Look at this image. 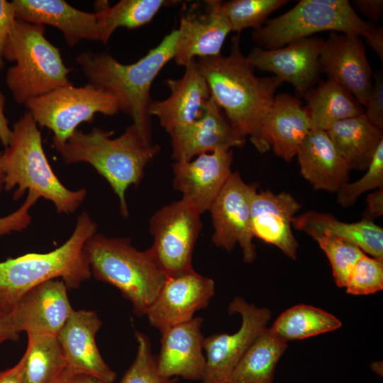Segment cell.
Instances as JSON below:
<instances>
[{"instance_id":"cell-1","label":"cell","mask_w":383,"mask_h":383,"mask_svg":"<svg viewBox=\"0 0 383 383\" xmlns=\"http://www.w3.org/2000/svg\"><path fill=\"white\" fill-rule=\"evenodd\" d=\"M208 84L211 97L243 137L261 153L270 150L262 133V120L282 82L276 77H260L240 48V33L231 40L227 56L196 60Z\"/></svg>"},{"instance_id":"cell-2","label":"cell","mask_w":383,"mask_h":383,"mask_svg":"<svg viewBox=\"0 0 383 383\" xmlns=\"http://www.w3.org/2000/svg\"><path fill=\"white\" fill-rule=\"evenodd\" d=\"M178 35V29L172 30L132 64H122L106 52L85 51L76 57L89 83L113 95L120 111L132 119V125L148 142H152L148 111L151 87L161 70L173 60Z\"/></svg>"},{"instance_id":"cell-3","label":"cell","mask_w":383,"mask_h":383,"mask_svg":"<svg viewBox=\"0 0 383 383\" xmlns=\"http://www.w3.org/2000/svg\"><path fill=\"white\" fill-rule=\"evenodd\" d=\"M113 133L99 128L89 133L77 130L55 150L66 164L91 165L118 196L121 213L126 218V192L131 185L139 184L146 165L160 148L145 140L132 124L117 138H111Z\"/></svg>"},{"instance_id":"cell-4","label":"cell","mask_w":383,"mask_h":383,"mask_svg":"<svg viewBox=\"0 0 383 383\" xmlns=\"http://www.w3.org/2000/svg\"><path fill=\"white\" fill-rule=\"evenodd\" d=\"M97 225L84 211L72 234L61 246L45 253H26L0 262V309L9 313L18 299L34 287L61 277L67 289H77L91 275L84 251Z\"/></svg>"},{"instance_id":"cell-5","label":"cell","mask_w":383,"mask_h":383,"mask_svg":"<svg viewBox=\"0 0 383 383\" xmlns=\"http://www.w3.org/2000/svg\"><path fill=\"white\" fill-rule=\"evenodd\" d=\"M4 187H17L13 199L31 192L51 201L60 213H72L87 196L85 189L70 190L53 172L44 152L40 130L27 111L13 124L10 143L2 152Z\"/></svg>"},{"instance_id":"cell-6","label":"cell","mask_w":383,"mask_h":383,"mask_svg":"<svg viewBox=\"0 0 383 383\" xmlns=\"http://www.w3.org/2000/svg\"><path fill=\"white\" fill-rule=\"evenodd\" d=\"M84 251L94 277L117 288L133 312L145 316L167 278L148 250H137L128 238L95 233L87 240Z\"/></svg>"},{"instance_id":"cell-7","label":"cell","mask_w":383,"mask_h":383,"mask_svg":"<svg viewBox=\"0 0 383 383\" xmlns=\"http://www.w3.org/2000/svg\"><path fill=\"white\" fill-rule=\"evenodd\" d=\"M45 33V26L16 19L5 43L4 60L15 62L6 71V84L19 104L73 84L68 79L72 68Z\"/></svg>"},{"instance_id":"cell-8","label":"cell","mask_w":383,"mask_h":383,"mask_svg":"<svg viewBox=\"0 0 383 383\" xmlns=\"http://www.w3.org/2000/svg\"><path fill=\"white\" fill-rule=\"evenodd\" d=\"M375 26L364 21L348 0H301L255 30L252 37L259 47L273 50L323 31L366 38Z\"/></svg>"},{"instance_id":"cell-9","label":"cell","mask_w":383,"mask_h":383,"mask_svg":"<svg viewBox=\"0 0 383 383\" xmlns=\"http://www.w3.org/2000/svg\"><path fill=\"white\" fill-rule=\"evenodd\" d=\"M24 105L38 126L52 131L55 149L62 146L80 123H91L96 113L111 116L120 111L113 95L89 82L82 87L57 88Z\"/></svg>"},{"instance_id":"cell-10","label":"cell","mask_w":383,"mask_h":383,"mask_svg":"<svg viewBox=\"0 0 383 383\" xmlns=\"http://www.w3.org/2000/svg\"><path fill=\"white\" fill-rule=\"evenodd\" d=\"M201 228L200 214L182 199L152 216L153 244L148 251L167 277L193 269V251Z\"/></svg>"},{"instance_id":"cell-11","label":"cell","mask_w":383,"mask_h":383,"mask_svg":"<svg viewBox=\"0 0 383 383\" xmlns=\"http://www.w3.org/2000/svg\"><path fill=\"white\" fill-rule=\"evenodd\" d=\"M230 314L241 317L240 328L234 333H214L204 338L206 367L202 383H229L231 374L249 347L267 327L271 311L236 296L229 304Z\"/></svg>"},{"instance_id":"cell-12","label":"cell","mask_w":383,"mask_h":383,"mask_svg":"<svg viewBox=\"0 0 383 383\" xmlns=\"http://www.w3.org/2000/svg\"><path fill=\"white\" fill-rule=\"evenodd\" d=\"M257 188L256 183H245L238 172H232L209 209L214 229L212 243L229 252L239 244L246 263L257 256L250 212Z\"/></svg>"},{"instance_id":"cell-13","label":"cell","mask_w":383,"mask_h":383,"mask_svg":"<svg viewBox=\"0 0 383 383\" xmlns=\"http://www.w3.org/2000/svg\"><path fill=\"white\" fill-rule=\"evenodd\" d=\"M323 40L311 36L277 49L255 47L246 57L255 69L271 72L282 83L291 84L303 97L316 86L322 74L319 57Z\"/></svg>"},{"instance_id":"cell-14","label":"cell","mask_w":383,"mask_h":383,"mask_svg":"<svg viewBox=\"0 0 383 383\" xmlns=\"http://www.w3.org/2000/svg\"><path fill=\"white\" fill-rule=\"evenodd\" d=\"M214 294L213 280L192 269L167 277L145 316L161 332L194 318L196 311L208 306Z\"/></svg>"},{"instance_id":"cell-15","label":"cell","mask_w":383,"mask_h":383,"mask_svg":"<svg viewBox=\"0 0 383 383\" xmlns=\"http://www.w3.org/2000/svg\"><path fill=\"white\" fill-rule=\"evenodd\" d=\"M321 70L342 86L363 106L371 91L372 70L359 35L330 32L319 57Z\"/></svg>"},{"instance_id":"cell-16","label":"cell","mask_w":383,"mask_h":383,"mask_svg":"<svg viewBox=\"0 0 383 383\" xmlns=\"http://www.w3.org/2000/svg\"><path fill=\"white\" fill-rule=\"evenodd\" d=\"M233 150L203 153L173 164V185L182 200L200 215L212 204L232 173Z\"/></svg>"},{"instance_id":"cell-17","label":"cell","mask_w":383,"mask_h":383,"mask_svg":"<svg viewBox=\"0 0 383 383\" xmlns=\"http://www.w3.org/2000/svg\"><path fill=\"white\" fill-rule=\"evenodd\" d=\"M72 309L62 280H49L25 293L8 313L16 333L57 335Z\"/></svg>"},{"instance_id":"cell-18","label":"cell","mask_w":383,"mask_h":383,"mask_svg":"<svg viewBox=\"0 0 383 383\" xmlns=\"http://www.w3.org/2000/svg\"><path fill=\"white\" fill-rule=\"evenodd\" d=\"M172 157L175 162L189 161L203 153L230 150L245 144L222 109L211 97L203 116L170 134Z\"/></svg>"},{"instance_id":"cell-19","label":"cell","mask_w":383,"mask_h":383,"mask_svg":"<svg viewBox=\"0 0 383 383\" xmlns=\"http://www.w3.org/2000/svg\"><path fill=\"white\" fill-rule=\"evenodd\" d=\"M205 11L181 17L174 61L187 67L192 61L221 55L223 43L231 32L222 9V1H205Z\"/></svg>"},{"instance_id":"cell-20","label":"cell","mask_w":383,"mask_h":383,"mask_svg":"<svg viewBox=\"0 0 383 383\" xmlns=\"http://www.w3.org/2000/svg\"><path fill=\"white\" fill-rule=\"evenodd\" d=\"M165 84L170 90L164 100L150 103V116L157 117L169 135L177 129L200 118L211 98L206 79L200 72L196 60L187 67L180 79H167Z\"/></svg>"},{"instance_id":"cell-21","label":"cell","mask_w":383,"mask_h":383,"mask_svg":"<svg viewBox=\"0 0 383 383\" xmlns=\"http://www.w3.org/2000/svg\"><path fill=\"white\" fill-rule=\"evenodd\" d=\"M202 323L201 317H195L160 332L161 346L157 362L161 374L190 381L202 380L206 367Z\"/></svg>"},{"instance_id":"cell-22","label":"cell","mask_w":383,"mask_h":383,"mask_svg":"<svg viewBox=\"0 0 383 383\" xmlns=\"http://www.w3.org/2000/svg\"><path fill=\"white\" fill-rule=\"evenodd\" d=\"M101 325L95 311L73 310L57 336L67 367L113 383L116 374L102 358L95 340Z\"/></svg>"},{"instance_id":"cell-23","label":"cell","mask_w":383,"mask_h":383,"mask_svg":"<svg viewBox=\"0 0 383 383\" xmlns=\"http://www.w3.org/2000/svg\"><path fill=\"white\" fill-rule=\"evenodd\" d=\"M301 205L289 193L257 192L251 204V228L254 237L278 248L296 260L299 243L292 230V219Z\"/></svg>"},{"instance_id":"cell-24","label":"cell","mask_w":383,"mask_h":383,"mask_svg":"<svg viewBox=\"0 0 383 383\" xmlns=\"http://www.w3.org/2000/svg\"><path fill=\"white\" fill-rule=\"evenodd\" d=\"M11 3L16 19L59 29L70 47L83 40L101 42L96 12L81 11L63 0H13Z\"/></svg>"},{"instance_id":"cell-25","label":"cell","mask_w":383,"mask_h":383,"mask_svg":"<svg viewBox=\"0 0 383 383\" xmlns=\"http://www.w3.org/2000/svg\"><path fill=\"white\" fill-rule=\"evenodd\" d=\"M311 130V121L302 102L287 93L275 95L261 126L265 143L287 162L296 156Z\"/></svg>"},{"instance_id":"cell-26","label":"cell","mask_w":383,"mask_h":383,"mask_svg":"<svg viewBox=\"0 0 383 383\" xmlns=\"http://www.w3.org/2000/svg\"><path fill=\"white\" fill-rule=\"evenodd\" d=\"M296 156L303 177L317 190L337 192L349 181V167L325 131L311 129Z\"/></svg>"},{"instance_id":"cell-27","label":"cell","mask_w":383,"mask_h":383,"mask_svg":"<svg viewBox=\"0 0 383 383\" xmlns=\"http://www.w3.org/2000/svg\"><path fill=\"white\" fill-rule=\"evenodd\" d=\"M292 226L312 238L326 235L348 241L383 260V229L370 219L347 223L329 213L309 211L294 217Z\"/></svg>"},{"instance_id":"cell-28","label":"cell","mask_w":383,"mask_h":383,"mask_svg":"<svg viewBox=\"0 0 383 383\" xmlns=\"http://www.w3.org/2000/svg\"><path fill=\"white\" fill-rule=\"evenodd\" d=\"M350 170H366L383 133L363 114L337 122L327 131Z\"/></svg>"},{"instance_id":"cell-29","label":"cell","mask_w":383,"mask_h":383,"mask_svg":"<svg viewBox=\"0 0 383 383\" xmlns=\"http://www.w3.org/2000/svg\"><path fill=\"white\" fill-rule=\"evenodd\" d=\"M303 98L311 129L327 131L337 122L362 115L365 111L352 94L330 79L311 89Z\"/></svg>"},{"instance_id":"cell-30","label":"cell","mask_w":383,"mask_h":383,"mask_svg":"<svg viewBox=\"0 0 383 383\" xmlns=\"http://www.w3.org/2000/svg\"><path fill=\"white\" fill-rule=\"evenodd\" d=\"M287 343L265 328L235 367L229 383H274L276 366Z\"/></svg>"},{"instance_id":"cell-31","label":"cell","mask_w":383,"mask_h":383,"mask_svg":"<svg viewBox=\"0 0 383 383\" xmlns=\"http://www.w3.org/2000/svg\"><path fill=\"white\" fill-rule=\"evenodd\" d=\"M26 350L19 361L24 383H50L67 367L57 335H28Z\"/></svg>"},{"instance_id":"cell-32","label":"cell","mask_w":383,"mask_h":383,"mask_svg":"<svg viewBox=\"0 0 383 383\" xmlns=\"http://www.w3.org/2000/svg\"><path fill=\"white\" fill-rule=\"evenodd\" d=\"M341 326V321L329 312L311 305L298 304L282 312L269 328L287 343L331 332Z\"/></svg>"},{"instance_id":"cell-33","label":"cell","mask_w":383,"mask_h":383,"mask_svg":"<svg viewBox=\"0 0 383 383\" xmlns=\"http://www.w3.org/2000/svg\"><path fill=\"white\" fill-rule=\"evenodd\" d=\"M167 0H121L112 6L96 12L99 17L101 42L106 44L118 28L134 29L155 18L162 8L174 4Z\"/></svg>"},{"instance_id":"cell-34","label":"cell","mask_w":383,"mask_h":383,"mask_svg":"<svg viewBox=\"0 0 383 383\" xmlns=\"http://www.w3.org/2000/svg\"><path fill=\"white\" fill-rule=\"evenodd\" d=\"M288 2V0H231L222 1V9L231 31L240 33L248 28L258 29L271 13Z\"/></svg>"},{"instance_id":"cell-35","label":"cell","mask_w":383,"mask_h":383,"mask_svg":"<svg viewBox=\"0 0 383 383\" xmlns=\"http://www.w3.org/2000/svg\"><path fill=\"white\" fill-rule=\"evenodd\" d=\"M313 238L330 262L335 284L345 287L350 270L365 253L357 245L335 237L319 235Z\"/></svg>"},{"instance_id":"cell-36","label":"cell","mask_w":383,"mask_h":383,"mask_svg":"<svg viewBox=\"0 0 383 383\" xmlns=\"http://www.w3.org/2000/svg\"><path fill=\"white\" fill-rule=\"evenodd\" d=\"M135 336L138 343L136 355L121 383H177V377H167L160 373L157 356L152 352L148 337L138 331Z\"/></svg>"},{"instance_id":"cell-37","label":"cell","mask_w":383,"mask_h":383,"mask_svg":"<svg viewBox=\"0 0 383 383\" xmlns=\"http://www.w3.org/2000/svg\"><path fill=\"white\" fill-rule=\"evenodd\" d=\"M352 295H368L383 289V260L364 254L350 270L345 285Z\"/></svg>"},{"instance_id":"cell-38","label":"cell","mask_w":383,"mask_h":383,"mask_svg":"<svg viewBox=\"0 0 383 383\" xmlns=\"http://www.w3.org/2000/svg\"><path fill=\"white\" fill-rule=\"evenodd\" d=\"M366 170L360 179L348 182L337 192V202L340 206L349 207L362 194L383 188V140L377 148Z\"/></svg>"},{"instance_id":"cell-39","label":"cell","mask_w":383,"mask_h":383,"mask_svg":"<svg viewBox=\"0 0 383 383\" xmlns=\"http://www.w3.org/2000/svg\"><path fill=\"white\" fill-rule=\"evenodd\" d=\"M38 199L35 193L28 192L26 200L18 209L0 218V237L13 231H21L26 228L32 220L29 211Z\"/></svg>"},{"instance_id":"cell-40","label":"cell","mask_w":383,"mask_h":383,"mask_svg":"<svg viewBox=\"0 0 383 383\" xmlns=\"http://www.w3.org/2000/svg\"><path fill=\"white\" fill-rule=\"evenodd\" d=\"M374 82L364 106V115L380 131H383V73L377 70L373 74Z\"/></svg>"},{"instance_id":"cell-41","label":"cell","mask_w":383,"mask_h":383,"mask_svg":"<svg viewBox=\"0 0 383 383\" xmlns=\"http://www.w3.org/2000/svg\"><path fill=\"white\" fill-rule=\"evenodd\" d=\"M16 21V13L11 1L0 0V70L5 65L2 56L4 48Z\"/></svg>"},{"instance_id":"cell-42","label":"cell","mask_w":383,"mask_h":383,"mask_svg":"<svg viewBox=\"0 0 383 383\" xmlns=\"http://www.w3.org/2000/svg\"><path fill=\"white\" fill-rule=\"evenodd\" d=\"M352 4L363 16L372 21H379L382 17V0H354Z\"/></svg>"},{"instance_id":"cell-43","label":"cell","mask_w":383,"mask_h":383,"mask_svg":"<svg viewBox=\"0 0 383 383\" xmlns=\"http://www.w3.org/2000/svg\"><path fill=\"white\" fill-rule=\"evenodd\" d=\"M50 383H106L89 374L67 367Z\"/></svg>"},{"instance_id":"cell-44","label":"cell","mask_w":383,"mask_h":383,"mask_svg":"<svg viewBox=\"0 0 383 383\" xmlns=\"http://www.w3.org/2000/svg\"><path fill=\"white\" fill-rule=\"evenodd\" d=\"M5 97L0 90V142L6 148L11 140L12 129L9 126V121L4 113Z\"/></svg>"},{"instance_id":"cell-45","label":"cell","mask_w":383,"mask_h":383,"mask_svg":"<svg viewBox=\"0 0 383 383\" xmlns=\"http://www.w3.org/2000/svg\"><path fill=\"white\" fill-rule=\"evenodd\" d=\"M18 333L16 332L9 314L0 309V344L5 340H16Z\"/></svg>"},{"instance_id":"cell-46","label":"cell","mask_w":383,"mask_h":383,"mask_svg":"<svg viewBox=\"0 0 383 383\" xmlns=\"http://www.w3.org/2000/svg\"><path fill=\"white\" fill-rule=\"evenodd\" d=\"M365 42L377 55L381 61L383 60V27L375 26L370 35L365 38Z\"/></svg>"},{"instance_id":"cell-47","label":"cell","mask_w":383,"mask_h":383,"mask_svg":"<svg viewBox=\"0 0 383 383\" xmlns=\"http://www.w3.org/2000/svg\"><path fill=\"white\" fill-rule=\"evenodd\" d=\"M367 210L373 216L383 214V188L377 189L367 198Z\"/></svg>"},{"instance_id":"cell-48","label":"cell","mask_w":383,"mask_h":383,"mask_svg":"<svg viewBox=\"0 0 383 383\" xmlns=\"http://www.w3.org/2000/svg\"><path fill=\"white\" fill-rule=\"evenodd\" d=\"M0 383H24L19 362L13 367L0 372Z\"/></svg>"},{"instance_id":"cell-49","label":"cell","mask_w":383,"mask_h":383,"mask_svg":"<svg viewBox=\"0 0 383 383\" xmlns=\"http://www.w3.org/2000/svg\"><path fill=\"white\" fill-rule=\"evenodd\" d=\"M372 370L379 374L382 376V362H374L370 365Z\"/></svg>"},{"instance_id":"cell-50","label":"cell","mask_w":383,"mask_h":383,"mask_svg":"<svg viewBox=\"0 0 383 383\" xmlns=\"http://www.w3.org/2000/svg\"><path fill=\"white\" fill-rule=\"evenodd\" d=\"M2 152H0V191L4 187V172L2 167Z\"/></svg>"}]
</instances>
